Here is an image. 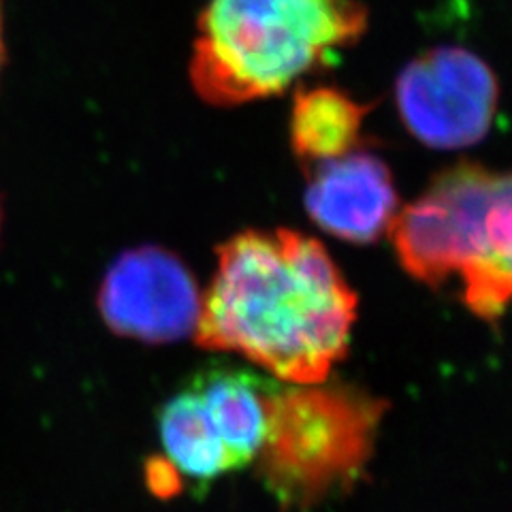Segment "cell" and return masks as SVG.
I'll return each mask as SVG.
<instances>
[{
	"instance_id": "obj_1",
	"label": "cell",
	"mask_w": 512,
	"mask_h": 512,
	"mask_svg": "<svg viewBox=\"0 0 512 512\" xmlns=\"http://www.w3.org/2000/svg\"><path fill=\"white\" fill-rule=\"evenodd\" d=\"M357 295L327 250L295 231H246L218 248L197 342L295 384L325 380L348 346Z\"/></svg>"
},
{
	"instance_id": "obj_2",
	"label": "cell",
	"mask_w": 512,
	"mask_h": 512,
	"mask_svg": "<svg viewBox=\"0 0 512 512\" xmlns=\"http://www.w3.org/2000/svg\"><path fill=\"white\" fill-rule=\"evenodd\" d=\"M365 28L359 0H210L190 82L212 105L265 99L355 45Z\"/></svg>"
},
{
	"instance_id": "obj_3",
	"label": "cell",
	"mask_w": 512,
	"mask_h": 512,
	"mask_svg": "<svg viewBox=\"0 0 512 512\" xmlns=\"http://www.w3.org/2000/svg\"><path fill=\"white\" fill-rule=\"evenodd\" d=\"M389 229L410 276L429 286L459 276L480 318L495 320L512 301V171L448 167Z\"/></svg>"
},
{
	"instance_id": "obj_4",
	"label": "cell",
	"mask_w": 512,
	"mask_h": 512,
	"mask_svg": "<svg viewBox=\"0 0 512 512\" xmlns=\"http://www.w3.org/2000/svg\"><path fill=\"white\" fill-rule=\"evenodd\" d=\"M380 399L352 387L271 389L259 474L286 508L352 487L372 455Z\"/></svg>"
},
{
	"instance_id": "obj_5",
	"label": "cell",
	"mask_w": 512,
	"mask_h": 512,
	"mask_svg": "<svg viewBox=\"0 0 512 512\" xmlns=\"http://www.w3.org/2000/svg\"><path fill=\"white\" fill-rule=\"evenodd\" d=\"M408 131L440 150L468 148L483 139L498 109V79L463 47H436L416 56L395 86Z\"/></svg>"
},
{
	"instance_id": "obj_6",
	"label": "cell",
	"mask_w": 512,
	"mask_h": 512,
	"mask_svg": "<svg viewBox=\"0 0 512 512\" xmlns=\"http://www.w3.org/2000/svg\"><path fill=\"white\" fill-rule=\"evenodd\" d=\"M105 325L148 344L178 342L197 329L199 288L178 256L141 246L122 252L107 269L99 293Z\"/></svg>"
},
{
	"instance_id": "obj_7",
	"label": "cell",
	"mask_w": 512,
	"mask_h": 512,
	"mask_svg": "<svg viewBox=\"0 0 512 512\" xmlns=\"http://www.w3.org/2000/svg\"><path fill=\"white\" fill-rule=\"evenodd\" d=\"M306 210L327 233L370 244L397 216V190L389 165L372 152L350 150L310 165Z\"/></svg>"
},
{
	"instance_id": "obj_8",
	"label": "cell",
	"mask_w": 512,
	"mask_h": 512,
	"mask_svg": "<svg viewBox=\"0 0 512 512\" xmlns=\"http://www.w3.org/2000/svg\"><path fill=\"white\" fill-rule=\"evenodd\" d=\"M218 431L231 470L244 468L259 455L267 431V397L271 380L244 370L205 372L192 382Z\"/></svg>"
},
{
	"instance_id": "obj_9",
	"label": "cell",
	"mask_w": 512,
	"mask_h": 512,
	"mask_svg": "<svg viewBox=\"0 0 512 512\" xmlns=\"http://www.w3.org/2000/svg\"><path fill=\"white\" fill-rule=\"evenodd\" d=\"M372 105L338 88H303L291 111V146L303 165L342 156L357 148L361 126Z\"/></svg>"
},
{
	"instance_id": "obj_10",
	"label": "cell",
	"mask_w": 512,
	"mask_h": 512,
	"mask_svg": "<svg viewBox=\"0 0 512 512\" xmlns=\"http://www.w3.org/2000/svg\"><path fill=\"white\" fill-rule=\"evenodd\" d=\"M158 427L169 461L182 474L205 483L231 470L224 444L195 387L169 399L158 414Z\"/></svg>"
},
{
	"instance_id": "obj_11",
	"label": "cell",
	"mask_w": 512,
	"mask_h": 512,
	"mask_svg": "<svg viewBox=\"0 0 512 512\" xmlns=\"http://www.w3.org/2000/svg\"><path fill=\"white\" fill-rule=\"evenodd\" d=\"M146 483L158 498H173L182 491L178 468L169 459H150L146 463Z\"/></svg>"
},
{
	"instance_id": "obj_12",
	"label": "cell",
	"mask_w": 512,
	"mask_h": 512,
	"mask_svg": "<svg viewBox=\"0 0 512 512\" xmlns=\"http://www.w3.org/2000/svg\"><path fill=\"white\" fill-rule=\"evenodd\" d=\"M0 64H3V30H0Z\"/></svg>"
}]
</instances>
